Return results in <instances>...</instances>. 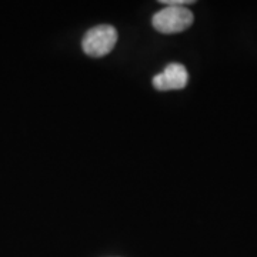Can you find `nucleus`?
<instances>
[{"instance_id":"obj_1","label":"nucleus","mask_w":257,"mask_h":257,"mask_svg":"<svg viewBox=\"0 0 257 257\" xmlns=\"http://www.w3.org/2000/svg\"><path fill=\"white\" fill-rule=\"evenodd\" d=\"M193 13L184 6H166L152 19L153 28L165 35L180 33L193 25Z\"/></svg>"},{"instance_id":"obj_2","label":"nucleus","mask_w":257,"mask_h":257,"mask_svg":"<svg viewBox=\"0 0 257 257\" xmlns=\"http://www.w3.org/2000/svg\"><path fill=\"white\" fill-rule=\"evenodd\" d=\"M117 43V30L109 25L92 28L83 37V52L90 57L109 55Z\"/></svg>"},{"instance_id":"obj_4","label":"nucleus","mask_w":257,"mask_h":257,"mask_svg":"<svg viewBox=\"0 0 257 257\" xmlns=\"http://www.w3.org/2000/svg\"><path fill=\"white\" fill-rule=\"evenodd\" d=\"M160 3L166 6H183V5H190L193 2L192 0H160Z\"/></svg>"},{"instance_id":"obj_3","label":"nucleus","mask_w":257,"mask_h":257,"mask_svg":"<svg viewBox=\"0 0 257 257\" xmlns=\"http://www.w3.org/2000/svg\"><path fill=\"white\" fill-rule=\"evenodd\" d=\"M189 73L183 64L170 63L162 73L153 77V86L157 90H180L187 86Z\"/></svg>"}]
</instances>
